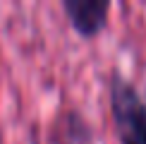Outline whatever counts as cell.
Returning <instances> with one entry per match:
<instances>
[{
	"label": "cell",
	"instance_id": "1",
	"mask_svg": "<svg viewBox=\"0 0 146 144\" xmlns=\"http://www.w3.org/2000/svg\"><path fill=\"white\" fill-rule=\"evenodd\" d=\"M110 113L117 144H146V99L120 72L110 77Z\"/></svg>",
	"mask_w": 146,
	"mask_h": 144
},
{
	"label": "cell",
	"instance_id": "2",
	"mask_svg": "<svg viewBox=\"0 0 146 144\" xmlns=\"http://www.w3.org/2000/svg\"><path fill=\"white\" fill-rule=\"evenodd\" d=\"M62 12L70 27L84 39H94L108 24V0H62Z\"/></svg>",
	"mask_w": 146,
	"mask_h": 144
}]
</instances>
